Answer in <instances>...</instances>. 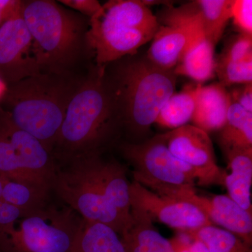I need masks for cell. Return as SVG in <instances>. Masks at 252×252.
Here are the masks:
<instances>
[{
	"label": "cell",
	"mask_w": 252,
	"mask_h": 252,
	"mask_svg": "<svg viewBox=\"0 0 252 252\" xmlns=\"http://www.w3.org/2000/svg\"><path fill=\"white\" fill-rule=\"evenodd\" d=\"M8 85L1 77H0V102L2 100L3 97H4L6 91H7Z\"/></svg>",
	"instance_id": "obj_34"
},
{
	"label": "cell",
	"mask_w": 252,
	"mask_h": 252,
	"mask_svg": "<svg viewBox=\"0 0 252 252\" xmlns=\"http://www.w3.org/2000/svg\"><path fill=\"white\" fill-rule=\"evenodd\" d=\"M215 73L220 84L224 87L252 83V58L243 61H230L219 56Z\"/></svg>",
	"instance_id": "obj_25"
},
{
	"label": "cell",
	"mask_w": 252,
	"mask_h": 252,
	"mask_svg": "<svg viewBox=\"0 0 252 252\" xmlns=\"http://www.w3.org/2000/svg\"><path fill=\"white\" fill-rule=\"evenodd\" d=\"M130 224L120 235L126 252H175L143 210L131 208Z\"/></svg>",
	"instance_id": "obj_16"
},
{
	"label": "cell",
	"mask_w": 252,
	"mask_h": 252,
	"mask_svg": "<svg viewBox=\"0 0 252 252\" xmlns=\"http://www.w3.org/2000/svg\"><path fill=\"white\" fill-rule=\"evenodd\" d=\"M56 170L52 154L0 111V176L49 193Z\"/></svg>",
	"instance_id": "obj_8"
},
{
	"label": "cell",
	"mask_w": 252,
	"mask_h": 252,
	"mask_svg": "<svg viewBox=\"0 0 252 252\" xmlns=\"http://www.w3.org/2000/svg\"><path fill=\"white\" fill-rule=\"evenodd\" d=\"M162 136L170 153L193 169L199 185H223L226 171L217 165L208 133L187 124Z\"/></svg>",
	"instance_id": "obj_11"
},
{
	"label": "cell",
	"mask_w": 252,
	"mask_h": 252,
	"mask_svg": "<svg viewBox=\"0 0 252 252\" xmlns=\"http://www.w3.org/2000/svg\"><path fill=\"white\" fill-rule=\"evenodd\" d=\"M228 94L232 102L247 112L252 113V83L234 88Z\"/></svg>",
	"instance_id": "obj_29"
},
{
	"label": "cell",
	"mask_w": 252,
	"mask_h": 252,
	"mask_svg": "<svg viewBox=\"0 0 252 252\" xmlns=\"http://www.w3.org/2000/svg\"><path fill=\"white\" fill-rule=\"evenodd\" d=\"M197 86L188 84L174 93L160 109L155 124L172 130L187 125L193 117Z\"/></svg>",
	"instance_id": "obj_22"
},
{
	"label": "cell",
	"mask_w": 252,
	"mask_h": 252,
	"mask_svg": "<svg viewBox=\"0 0 252 252\" xmlns=\"http://www.w3.org/2000/svg\"><path fill=\"white\" fill-rule=\"evenodd\" d=\"M162 26L154 35L147 59L157 67L173 70L202 28L199 18L188 4L168 6L162 15Z\"/></svg>",
	"instance_id": "obj_10"
},
{
	"label": "cell",
	"mask_w": 252,
	"mask_h": 252,
	"mask_svg": "<svg viewBox=\"0 0 252 252\" xmlns=\"http://www.w3.org/2000/svg\"><path fill=\"white\" fill-rule=\"evenodd\" d=\"M80 83L69 74L41 72L8 86L0 111L53 155L68 104Z\"/></svg>",
	"instance_id": "obj_1"
},
{
	"label": "cell",
	"mask_w": 252,
	"mask_h": 252,
	"mask_svg": "<svg viewBox=\"0 0 252 252\" xmlns=\"http://www.w3.org/2000/svg\"><path fill=\"white\" fill-rule=\"evenodd\" d=\"M72 252H126L120 235L108 225L82 220Z\"/></svg>",
	"instance_id": "obj_20"
},
{
	"label": "cell",
	"mask_w": 252,
	"mask_h": 252,
	"mask_svg": "<svg viewBox=\"0 0 252 252\" xmlns=\"http://www.w3.org/2000/svg\"><path fill=\"white\" fill-rule=\"evenodd\" d=\"M191 248L193 252H209L205 245L200 240L191 239Z\"/></svg>",
	"instance_id": "obj_33"
},
{
	"label": "cell",
	"mask_w": 252,
	"mask_h": 252,
	"mask_svg": "<svg viewBox=\"0 0 252 252\" xmlns=\"http://www.w3.org/2000/svg\"><path fill=\"white\" fill-rule=\"evenodd\" d=\"M2 189H3L2 180H1V177H0V200H2Z\"/></svg>",
	"instance_id": "obj_35"
},
{
	"label": "cell",
	"mask_w": 252,
	"mask_h": 252,
	"mask_svg": "<svg viewBox=\"0 0 252 252\" xmlns=\"http://www.w3.org/2000/svg\"><path fill=\"white\" fill-rule=\"evenodd\" d=\"M191 239L200 240L209 252H252L251 245L231 232L210 225L199 229L182 232Z\"/></svg>",
	"instance_id": "obj_24"
},
{
	"label": "cell",
	"mask_w": 252,
	"mask_h": 252,
	"mask_svg": "<svg viewBox=\"0 0 252 252\" xmlns=\"http://www.w3.org/2000/svg\"><path fill=\"white\" fill-rule=\"evenodd\" d=\"M129 193L131 208L143 210L153 221L157 220L178 232L212 225L198 206L187 200L160 196L135 181L130 184Z\"/></svg>",
	"instance_id": "obj_12"
},
{
	"label": "cell",
	"mask_w": 252,
	"mask_h": 252,
	"mask_svg": "<svg viewBox=\"0 0 252 252\" xmlns=\"http://www.w3.org/2000/svg\"><path fill=\"white\" fill-rule=\"evenodd\" d=\"M118 116L130 130L144 132L155 124L164 104L175 93L173 70L157 67L148 59L122 64L110 84Z\"/></svg>",
	"instance_id": "obj_6"
},
{
	"label": "cell",
	"mask_w": 252,
	"mask_h": 252,
	"mask_svg": "<svg viewBox=\"0 0 252 252\" xmlns=\"http://www.w3.org/2000/svg\"><path fill=\"white\" fill-rule=\"evenodd\" d=\"M233 0H197L189 8L200 20L207 40L216 46L231 20Z\"/></svg>",
	"instance_id": "obj_19"
},
{
	"label": "cell",
	"mask_w": 252,
	"mask_h": 252,
	"mask_svg": "<svg viewBox=\"0 0 252 252\" xmlns=\"http://www.w3.org/2000/svg\"><path fill=\"white\" fill-rule=\"evenodd\" d=\"M59 2L90 18L102 7V4L96 0H60Z\"/></svg>",
	"instance_id": "obj_30"
},
{
	"label": "cell",
	"mask_w": 252,
	"mask_h": 252,
	"mask_svg": "<svg viewBox=\"0 0 252 252\" xmlns=\"http://www.w3.org/2000/svg\"><path fill=\"white\" fill-rule=\"evenodd\" d=\"M187 200L198 206L212 225L231 232L252 245V213L242 208L228 195L211 197L198 195L195 189L185 190L177 198Z\"/></svg>",
	"instance_id": "obj_14"
},
{
	"label": "cell",
	"mask_w": 252,
	"mask_h": 252,
	"mask_svg": "<svg viewBox=\"0 0 252 252\" xmlns=\"http://www.w3.org/2000/svg\"><path fill=\"white\" fill-rule=\"evenodd\" d=\"M230 104L228 91L220 83L207 86L198 84L190 122L207 133L220 130L226 121Z\"/></svg>",
	"instance_id": "obj_15"
},
{
	"label": "cell",
	"mask_w": 252,
	"mask_h": 252,
	"mask_svg": "<svg viewBox=\"0 0 252 252\" xmlns=\"http://www.w3.org/2000/svg\"><path fill=\"white\" fill-rule=\"evenodd\" d=\"M160 26L157 16L141 0H111L90 18L86 46L97 66L137 53L153 39Z\"/></svg>",
	"instance_id": "obj_4"
},
{
	"label": "cell",
	"mask_w": 252,
	"mask_h": 252,
	"mask_svg": "<svg viewBox=\"0 0 252 252\" xmlns=\"http://www.w3.org/2000/svg\"><path fill=\"white\" fill-rule=\"evenodd\" d=\"M104 70L97 66L81 81L68 104L54 149L63 160L99 153L112 135L119 116Z\"/></svg>",
	"instance_id": "obj_2"
},
{
	"label": "cell",
	"mask_w": 252,
	"mask_h": 252,
	"mask_svg": "<svg viewBox=\"0 0 252 252\" xmlns=\"http://www.w3.org/2000/svg\"><path fill=\"white\" fill-rule=\"evenodd\" d=\"M81 222L70 207L47 205L16 220L0 237V252H72Z\"/></svg>",
	"instance_id": "obj_7"
},
{
	"label": "cell",
	"mask_w": 252,
	"mask_h": 252,
	"mask_svg": "<svg viewBox=\"0 0 252 252\" xmlns=\"http://www.w3.org/2000/svg\"><path fill=\"white\" fill-rule=\"evenodd\" d=\"M220 131V144L224 152L252 148V113L230 101L226 121Z\"/></svg>",
	"instance_id": "obj_21"
},
{
	"label": "cell",
	"mask_w": 252,
	"mask_h": 252,
	"mask_svg": "<svg viewBox=\"0 0 252 252\" xmlns=\"http://www.w3.org/2000/svg\"><path fill=\"white\" fill-rule=\"evenodd\" d=\"M40 73L32 38L21 12L0 27V77L9 86Z\"/></svg>",
	"instance_id": "obj_13"
},
{
	"label": "cell",
	"mask_w": 252,
	"mask_h": 252,
	"mask_svg": "<svg viewBox=\"0 0 252 252\" xmlns=\"http://www.w3.org/2000/svg\"><path fill=\"white\" fill-rule=\"evenodd\" d=\"M225 154L230 172H225L223 185L228 196L252 213V148L232 149Z\"/></svg>",
	"instance_id": "obj_17"
},
{
	"label": "cell",
	"mask_w": 252,
	"mask_h": 252,
	"mask_svg": "<svg viewBox=\"0 0 252 252\" xmlns=\"http://www.w3.org/2000/svg\"><path fill=\"white\" fill-rule=\"evenodd\" d=\"M231 19L239 33L252 35V0H233Z\"/></svg>",
	"instance_id": "obj_27"
},
{
	"label": "cell",
	"mask_w": 252,
	"mask_h": 252,
	"mask_svg": "<svg viewBox=\"0 0 252 252\" xmlns=\"http://www.w3.org/2000/svg\"><path fill=\"white\" fill-rule=\"evenodd\" d=\"M21 12L41 72L68 74L86 46L84 18L52 0L23 1Z\"/></svg>",
	"instance_id": "obj_3"
},
{
	"label": "cell",
	"mask_w": 252,
	"mask_h": 252,
	"mask_svg": "<svg viewBox=\"0 0 252 252\" xmlns=\"http://www.w3.org/2000/svg\"><path fill=\"white\" fill-rule=\"evenodd\" d=\"M170 242L175 252H193L191 238L185 233L179 232L178 234L170 239Z\"/></svg>",
	"instance_id": "obj_32"
},
{
	"label": "cell",
	"mask_w": 252,
	"mask_h": 252,
	"mask_svg": "<svg viewBox=\"0 0 252 252\" xmlns=\"http://www.w3.org/2000/svg\"><path fill=\"white\" fill-rule=\"evenodd\" d=\"M22 2L21 0H0V16L4 22L21 14Z\"/></svg>",
	"instance_id": "obj_31"
},
{
	"label": "cell",
	"mask_w": 252,
	"mask_h": 252,
	"mask_svg": "<svg viewBox=\"0 0 252 252\" xmlns=\"http://www.w3.org/2000/svg\"><path fill=\"white\" fill-rule=\"evenodd\" d=\"M25 216L24 212L18 207L0 200V237L16 220Z\"/></svg>",
	"instance_id": "obj_28"
},
{
	"label": "cell",
	"mask_w": 252,
	"mask_h": 252,
	"mask_svg": "<svg viewBox=\"0 0 252 252\" xmlns=\"http://www.w3.org/2000/svg\"><path fill=\"white\" fill-rule=\"evenodd\" d=\"M215 48L200 30L174 68V74L190 78L198 84L213 79L216 75Z\"/></svg>",
	"instance_id": "obj_18"
},
{
	"label": "cell",
	"mask_w": 252,
	"mask_h": 252,
	"mask_svg": "<svg viewBox=\"0 0 252 252\" xmlns=\"http://www.w3.org/2000/svg\"><path fill=\"white\" fill-rule=\"evenodd\" d=\"M105 163L99 153L73 157L64 167L57 165L53 189L83 220L108 225L121 235L131 221L109 200Z\"/></svg>",
	"instance_id": "obj_5"
},
{
	"label": "cell",
	"mask_w": 252,
	"mask_h": 252,
	"mask_svg": "<svg viewBox=\"0 0 252 252\" xmlns=\"http://www.w3.org/2000/svg\"><path fill=\"white\" fill-rule=\"evenodd\" d=\"M2 180V200L18 207L25 216L41 210L47 205L49 192L40 189L14 182L1 177Z\"/></svg>",
	"instance_id": "obj_23"
},
{
	"label": "cell",
	"mask_w": 252,
	"mask_h": 252,
	"mask_svg": "<svg viewBox=\"0 0 252 252\" xmlns=\"http://www.w3.org/2000/svg\"><path fill=\"white\" fill-rule=\"evenodd\" d=\"M220 56L230 61L252 58V35L239 33L226 43Z\"/></svg>",
	"instance_id": "obj_26"
},
{
	"label": "cell",
	"mask_w": 252,
	"mask_h": 252,
	"mask_svg": "<svg viewBox=\"0 0 252 252\" xmlns=\"http://www.w3.org/2000/svg\"><path fill=\"white\" fill-rule=\"evenodd\" d=\"M4 21H3L2 18L1 17V16H0V27H1V25L3 24V23H4Z\"/></svg>",
	"instance_id": "obj_36"
},
{
	"label": "cell",
	"mask_w": 252,
	"mask_h": 252,
	"mask_svg": "<svg viewBox=\"0 0 252 252\" xmlns=\"http://www.w3.org/2000/svg\"><path fill=\"white\" fill-rule=\"evenodd\" d=\"M122 152L133 167L134 181L160 196L175 198L195 189L193 169L174 157L162 135L140 144H125Z\"/></svg>",
	"instance_id": "obj_9"
}]
</instances>
